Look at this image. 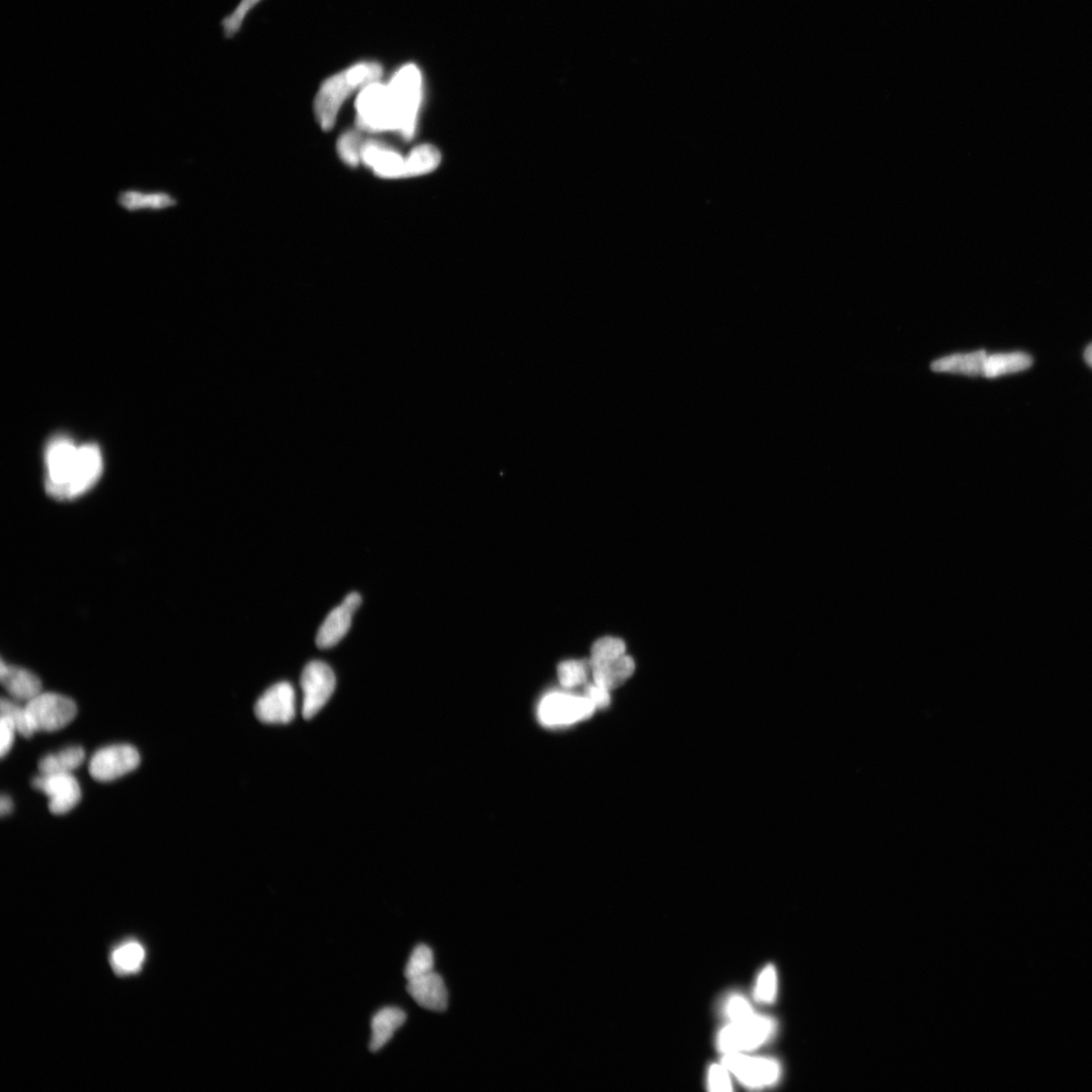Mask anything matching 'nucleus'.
Returning <instances> with one entry per match:
<instances>
[{
	"label": "nucleus",
	"mask_w": 1092,
	"mask_h": 1092,
	"mask_svg": "<svg viewBox=\"0 0 1092 1092\" xmlns=\"http://www.w3.org/2000/svg\"><path fill=\"white\" fill-rule=\"evenodd\" d=\"M989 354L976 352L967 354H955L941 358L932 364L935 371L967 374V376H983L986 358Z\"/></svg>",
	"instance_id": "obj_20"
},
{
	"label": "nucleus",
	"mask_w": 1092,
	"mask_h": 1092,
	"mask_svg": "<svg viewBox=\"0 0 1092 1092\" xmlns=\"http://www.w3.org/2000/svg\"><path fill=\"white\" fill-rule=\"evenodd\" d=\"M143 958L144 951L136 944H130L128 946L119 949L113 954L116 963L126 970L137 969Z\"/></svg>",
	"instance_id": "obj_32"
},
{
	"label": "nucleus",
	"mask_w": 1092,
	"mask_h": 1092,
	"mask_svg": "<svg viewBox=\"0 0 1092 1092\" xmlns=\"http://www.w3.org/2000/svg\"><path fill=\"white\" fill-rule=\"evenodd\" d=\"M589 672L590 662L583 659H568L558 667L559 683L566 689L582 686L588 680Z\"/></svg>",
	"instance_id": "obj_24"
},
{
	"label": "nucleus",
	"mask_w": 1092,
	"mask_h": 1092,
	"mask_svg": "<svg viewBox=\"0 0 1092 1092\" xmlns=\"http://www.w3.org/2000/svg\"><path fill=\"white\" fill-rule=\"evenodd\" d=\"M384 69L378 62L365 61L326 79L315 99V115L324 131L336 125L342 104L357 91L377 83Z\"/></svg>",
	"instance_id": "obj_2"
},
{
	"label": "nucleus",
	"mask_w": 1092,
	"mask_h": 1092,
	"mask_svg": "<svg viewBox=\"0 0 1092 1092\" xmlns=\"http://www.w3.org/2000/svg\"><path fill=\"white\" fill-rule=\"evenodd\" d=\"M257 719L266 724H288L295 719L296 693L288 682L273 685L260 697L255 708Z\"/></svg>",
	"instance_id": "obj_12"
},
{
	"label": "nucleus",
	"mask_w": 1092,
	"mask_h": 1092,
	"mask_svg": "<svg viewBox=\"0 0 1092 1092\" xmlns=\"http://www.w3.org/2000/svg\"><path fill=\"white\" fill-rule=\"evenodd\" d=\"M597 708L585 695L551 692L537 708V717L546 728H565L590 719Z\"/></svg>",
	"instance_id": "obj_6"
},
{
	"label": "nucleus",
	"mask_w": 1092,
	"mask_h": 1092,
	"mask_svg": "<svg viewBox=\"0 0 1092 1092\" xmlns=\"http://www.w3.org/2000/svg\"><path fill=\"white\" fill-rule=\"evenodd\" d=\"M442 162V154L434 145L424 144L415 148L406 157V178L425 175L435 170Z\"/></svg>",
	"instance_id": "obj_22"
},
{
	"label": "nucleus",
	"mask_w": 1092,
	"mask_h": 1092,
	"mask_svg": "<svg viewBox=\"0 0 1092 1092\" xmlns=\"http://www.w3.org/2000/svg\"><path fill=\"white\" fill-rule=\"evenodd\" d=\"M406 1020L405 1012L398 1007L382 1008L374 1015L371 1021L372 1037L370 1043L371 1052H378L384 1048Z\"/></svg>",
	"instance_id": "obj_19"
},
{
	"label": "nucleus",
	"mask_w": 1092,
	"mask_h": 1092,
	"mask_svg": "<svg viewBox=\"0 0 1092 1092\" xmlns=\"http://www.w3.org/2000/svg\"><path fill=\"white\" fill-rule=\"evenodd\" d=\"M260 0H241V3L236 10L229 15H227L221 22L224 37L231 39L237 35V32L242 27L244 20L247 13L254 8Z\"/></svg>",
	"instance_id": "obj_30"
},
{
	"label": "nucleus",
	"mask_w": 1092,
	"mask_h": 1092,
	"mask_svg": "<svg viewBox=\"0 0 1092 1092\" xmlns=\"http://www.w3.org/2000/svg\"><path fill=\"white\" fill-rule=\"evenodd\" d=\"M362 604V597L358 593L349 594L342 604L334 608L326 617L318 631L316 642L320 649H329L336 646L345 637L352 626L355 611Z\"/></svg>",
	"instance_id": "obj_13"
},
{
	"label": "nucleus",
	"mask_w": 1092,
	"mask_h": 1092,
	"mask_svg": "<svg viewBox=\"0 0 1092 1092\" xmlns=\"http://www.w3.org/2000/svg\"><path fill=\"white\" fill-rule=\"evenodd\" d=\"M140 754L131 745H112L99 749L89 764L92 777L111 782L127 775L140 765Z\"/></svg>",
	"instance_id": "obj_10"
},
{
	"label": "nucleus",
	"mask_w": 1092,
	"mask_h": 1092,
	"mask_svg": "<svg viewBox=\"0 0 1092 1092\" xmlns=\"http://www.w3.org/2000/svg\"><path fill=\"white\" fill-rule=\"evenodd\" d=\"M626 654V645L622 639L605 637L594 643L591 649L590 666H599L614 661Z\"/></svg>",
	"instance_id": "obj_25"
},
{
	"label": "nucleus",
	"mask_w": 1092,
	"mask_h": 1092,
	"mask_svg": "<svg viewBox=\"0 0 1092 1092\" xmlns=\"http://www.w3.org/2000/svg\"><path fill=\"white\" fill-rule=\"evenodd\" d=\"M777 972L773 965L765 966L757 980L755 988V998L756 1001L763 1004H771L776 998L777 994Z\"/></svg>",
	"instance_id": "obj_29"
},
{
	"label": "nucleus",
	"mask_w": 1092,
	"mask_h": 1092,
	"mask_svg": "<svg viewBox=\"0 0 1092 1092\" xmlns=\"http://www.w3.org/2000/svg\"><path fill=\"white\" fill-rule=\"evenodd\" d=\"M0 712H0L2 715L8 717L13 721L16 731L21 736L29 738L34 735L35 731L31 729L26 707L16 704L13 701L3 698L2 703H0Z\"/></svg>",
	"instance_id": "obj_28"
},
{
	"label": "nucleus",
	"mask_w": 1092,
	"mask_h": 1092,
	"mask_svg": "<svg viewBox=\"0 0 1092 1092\" xmlns=\"http://www.w3.org/2000/svg\"><path fill=\"white\" fill-rule=\"evenodd\" d=\"M407 991L421 1007L431 1012L443 1013L447 1008L448 993L444 981L434 971L409 980Z\"/></svg>",
	"instance_id": "obj_15"
},
{
	"label": "nucleus",
	"mask_w": 1092,
	"mask_h": 1092,
	"mask_svg": "<svg viewBox=\"0 0 1092 1092\" xmlns=\"http://www.w3.org/2000/svg\"><path fill=\"white\" fill-rule=\"evenodd\" d=\"M434 952L425 946V944H419L413 951L408 964L406 966L405 977L409 981L415 980V978L434 972Z\"/></svg>",
	"instance_id": "obj_27"
},
{
	"label": "nucleus",
	"mask_w": 1092,
	"mask_h": 1092,
	"mask_svg": "<svg viewBox=\"0 0 1092 1092\" xmlns=\"http://www.w3.org/2000/svg\"><path fill=\"white\" fill-rule=\"evenodd\" d=\"M13 810V803L12 798L7 795H3L2 800H0V813H2V816H7V814H10Z\"/></svg>",
	"instance_id": "obj_36"
},
{
	"label": "nucleus",
	"mask_w": 1092,
	"mask_h": 1092,
	"mask_svg": "<svg viewBox=\"0 0 1092 1092\" xmlns=\"http://www.w3.org/2000/svg\"><path fill=\"white\" fill-rule=\"evenodd\" d=\"M0 680L8 694L16 700L29 703L42 693V682L37 675L4 661L0 664Z\"/></svg>",
	"instance_id": "obj_16"
},
{
	"label": "nucleus",
	"mask_w": 1092,
	"mask_h": 1092,
	"mask_svg": "<svg viewBox=\"0 0 1092 1092\" xmlns=\"http://www.w3.org/2000/svg\"><path fill=\"white\" fill-rule=\"evenodd\" d=\"M724 1013L730 1023L745 1021L756 1015L748 1000L739 994H733L725 1001Z\"/></svg>",
	"instance_id": "obj_31"
},
{
	"label": "nucleus",
	"mask_w": 1092,
	"mask_h": 1092,
	"mask_svg": "<svg viewBox=\"0 0 1092 1092\" xmlns=\"http://www.w3.org/2000/svg\"><path fill=\"white\" fill-rule=\"evenodd\" d=\"M584 695L588 698L597 709L609 706L611 703L610 691L599 686L596 683L586 685Z\"/></svg>",
	"instance_id": "obj_35"
},
{
	"label": "nucleus",
	"mask_w": 1092,
	"mask_h": 1092,
	"mask_svg": "<svg viewBox=\"0 0 1092 1092\" xmlns=\"http://www.w3.org/2000/svg\"><path fill=\"white\" fill-rule=\"evenodd\" d=\"M364 139L361 130H350L342 134L337 142V152L342 161L348 166L356 167L362 162V149Z\"/></svg>",
	"instance_id": "obj_26"
},
{
	"label": "nucleus",
	"mask_w": 1092,
	"mask_h": 1092,
	"mask_svg": "<svg viewBox=\"0 0 1092 1092\" xmlns=\"http://www.w3.org/2000/svg\"><path fill=\"white\" fill-rule=\"evenodd\" d=\"M773 1018L759 1015L745 1021L730 1023L717 1036V1047L722 1053H745L768 1042L776 1032Z\"/></svg>",
	"instance_id": "obj_5"
},
{
	"label": "nucleus",
	"mask_w": 1092,
	"mask_h": 1092,
	"mask_svg": "<svg viewBox=\"0 0 1092 1092\" xmlns=\"http://www.w3.org/2000/svg\"><path fill=\"white\" fill-rule=\"evenodd\" d=\"M45 488L56 500L68 501L87 493L100 479L103 460L99 446L76 445L67 436L50 440L45 452Z\"/></svg>",
	"instance_id": "obj_1"
},
{
	"label": "nucleus",
	"mask_w": 1092,
	"mask_h": 1092,
	"mask_svg": "<svg viewBox=\"0 0 1092 1092\" xmlns=\"http://www.w3.org/2000/svg\"><path fill=\"white\" fill-rule=\"evenodd\" d=\"M401 118L400 135L409 140L417 127L422 100V76L414 64L398 69L388 84Z\"/></svg>",
	"instance_id": "obj_4"
},
{
	"label": "nucleus",
	"mask_w": 1092,
	"mask_h": 1092,
	"mask_svg": "<svg viewBox=\"0 0 1092 1092\" xmlns=\"http://www.w3.org/2000/svg\"><path fill=\"white\" fill-rule=\"evenodd\" d=\"M361 157L362 163L380 178H406V157L387 144L364 141Z\"/></svg>",
	"instance_id": "obj_14"
},
{
	"label": "nucleus",
	"mask_w": 1092,
	"mask_h": 1092,
	"mask_svg": "<svg viewBox=\"0 0 1092 1092\" xmlns=\"http://www.w3.org/2000/svg\"><path fill=\"white\" fill-rule=\"evenodd\" d=\"M24 707L35 732L60 730L75 721L77 715L75 701L57 693L42 692Z\"/></svg>",
	"instance_id": "obj_7"
},
{
	"label": "nucleus",
	"mask_w": 1092,
	"mask_h": 1092,
	"mask_svg": "<svg viewBox=\"0 0 1092 1092\" xmlns=\"http://www.w3.org/2000/svg\"><path fill=\"white\" fill-rule=\"evenodd\" d=\"M356 126L362 132L400 133V118L389 85L380 81L364 86L355 103Z\"/></svg>",
	"instance_id": "obj_3"
},
{
	"label": "nucleus",
	"mask_w": 1092,
	"mask_h": 1092,
	"mask_svg": "<svg viewBox=\"0 0 1092 1092\" xmlns=\"http://www.w3.org/2000/svg\"><path fill=\"white\" fill-rule=\"evenodd\" d=\"M1032 364V357L1023 353L989 355L986 358L983 376L992 379L1020 372L1031 368Z\"/></svg>",
	"instance_id": "obj_21"
},
{
	"label": "nucleus",
	"mask_w": 1092,
	"mask_h": 1092,
	"mask_svg": "<svg viewBox=\"0 0 1092 1092\" xmlns=\"http://www.w3.org/2000/svg\"><path fill=\"white\" fill-rule=\"evenodd\" d=\"M117 203L121 208L137 213L141 210L160 211L178 205L175 195L166 192H146L127 190L119 192Z\"/></svg>",
	"instance_id": "obj_17"
},
{
	"label": "nucleus",
	"mask_w": 1092,
	"mask_h": 1092,
	"mask_svg": "<svg viewBox=\"0 0 1092 1092\" xmlns=\"http://www.w3.org/2000/svg\"><path fill=\"white\" fill-rule=\"evenodd\" d=\"M300 686L304 692L303 716L305 720H311L331 698L336 687V677L327 664L314 661L301 673Z\"/></svg>",
	"instance_id": "obj_9"
},
{
	"label": "nucleus",
	"mask_w": 1092,
	"mask_h": 1092,
	"mask_svg": "<svg viewBox=\"0 0 1092 1092\" xmlns=\"http://www.w3.org/2000/svg\"><path fill=\"white\" fill-rule=\"evenodd\" d=\"M729 1071L727 1067L721 1065H712L708 1072V1088L712 1091H730L731 1081L729 1079Z\"/></svg>",
	"instance_id": "obj_33"
},
{
	"label": "nucleus",
	"mask_w": 1092,
	"mask_h": 1092,
	"mask_svg": "<svg viewBox=\"0 0 1092 1092\" xmlns=\"http://www.w3.org/2000/svg\"><path fill=\"white\" fill-rule=\"evenodd\" d=\"M634 659L625 654L613 662L591 667L593 682L610 692L629 681L635 672Z\"/></svg>",
	"instance_id": "obj_18"
},
{
	"label": "nucleus",
	"mask_w": 1092,
	"mask_h": 1092,
	"mask_svg": "<svg viewBox=\"0 0 1092 1092\" xmlns=\"http://www.w3.org/2000/svg\"><path fill=\"white\" fill-rule=\"evenodd\" d=\"M722 1064L749 1088H763L775 1085L781 1077V1066L774 1059L751 1057L744 1053H727Z\"/></svg>",
	"instance_id": "obj_8"
},
{
	"label": "nucleus",
	"mask_w": 1092,
	"mask_h": 1092,
	"mask_svg": "<svg viewBox=\"0 0 1092 1092\" xmlns=\"http://www.w3.org/2000/svg\"><path fill=\"white\" fill-rule=\"evenodd\" d=\"M85 759V749L81 747H70L57 754L47 755L39 762L40 774L71 773L79 767Z\"/></svg>",
	"instance_id": "obj_23"
},
{
	"label": "nucleus",
	"mask_w": 1092,
	"mask_h": 1092,
	"mask_svg": "<svg viewBox=\"0 0 1092 1092\" xmlns=\"http://www.w3.org/2000/svg\"><path fill=\"white\" fill-rule=\"evenodd\" d=\"M16 729L13 721L8 717L2 715L0 717V756L4 757L10 753L13 745Z\"/></svg>",
	"instance_id": "obj_34"
},
{
	"label": "nucleus",
	"mask_w": 1092,
	"mask_h": 1092,
	"mask_svg": "<svg viewBox=\"0 0 1092 1092\" xmlns=\"http://www.w3.org/2000/svg\"><path fill=\"white\" fill-rule=\"evenodd\" d=\"M1085 357L1088 364L1092 368V345L1087 348Z\"/></svg>",
	"instance_id": "obj_37"
},
{
	"label": "nucleus",
	"mask_w": 1092,
	"mask_h": 1092,
	"mask_svg": "<svg viewBox=\"0 0 1092 1092\" xmlns=\"http://www.w3.org/2000/svg\"><path fill=\"white\" fill-rule=\"evenodd\" d=\"M31 786L48 796L49 810L56 816L69 812L81 800L78 781L71 773L40 774Z\"/></svg>",
	"instance_id": "obj_11"
}]
</instances>
